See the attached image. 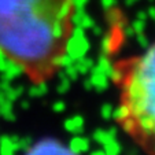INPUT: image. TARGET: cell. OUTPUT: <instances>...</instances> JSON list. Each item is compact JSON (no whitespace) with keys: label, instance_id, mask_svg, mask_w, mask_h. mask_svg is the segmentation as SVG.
<instances>
[{"label":"cell","instance_id":"7a4b0ae2","mask_svg":"<svg viewBox=\"0 0 155 155\" xmlns=\"http://www.w3.org/2000/svg\"><path fill=\"white\" fill-rule=\"evenodd\" d=\"M120 128L146 154L155 155V43L113 66Z\"/></svg>","mask_w":155,"mask_h":155},{"label":"cell","instance_id":"3957f363","mask_svg":"<svg viewBox=\"0 0 155 155\" xmlns=\"http://www.w3.org/2000/svg\"><path fill=\"white\" fill-rule=\"evenodd\" d=\"M25 155H78L73 148L55 139H43L26 151Z\"/></svg>","mask_w":155,"mask_h":155},{"label":"cell","instance_id":"6da1fadb","mask_svg":"<svg viewBox=\"0 0 155 155\" xmlns=\"http://www.w3.org/2000/svg\"><path fill=\"white\" fill-rule=\"evenodd\" d=\"M76 10V0H0V54L30 82H48L69 54Z\"/></svg>","mask_w":155,"mask_h":155}]
</instances>
